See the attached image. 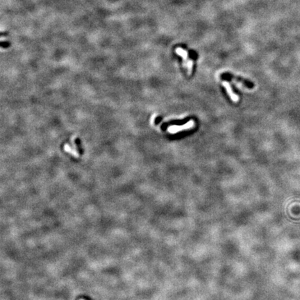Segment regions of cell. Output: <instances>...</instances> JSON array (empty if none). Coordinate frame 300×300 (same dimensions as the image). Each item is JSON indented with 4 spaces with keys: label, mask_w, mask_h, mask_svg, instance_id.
Here are the masks:
<instances>
[{
    "label": "cell",
    "mask_w": 300,
    "mask_h": 300,
    "mask_svg": "<svg viewBox=\"0 0 300 300\" xmlns=\"http://www.w3.org/2000/svg\"><path fill=\"white\" fill-rule=\"evenodd\" d=\"M195 126V121L193 120H191L188 121L186 124L183 125H171L168 128V132L170 133L171 134H174V133L182 132V131L191 129Z\"/></svg>",
    "instance_id": "1"
},
{
    "label": "cell",
    "mask_w": 300,
    "mask_h": 300,
    "mask_svg": "<svg viewBox=\"0 0 300 300\" xmlns=\"http://www.w3.org/2000/svg\"><path fill=\"white\" fill-rule=\"evenodd\" d=\"M176 53L177 54L180 55L183 58V66L186 67L187 63H188V62L191 60V59L188 58V52H186L185 49H183L182 48H180V47H179V48L176 49Z\"/></svg>",
    "instance_id": "3"
},
{
    "label": "cell",
    "mask_w": 300,
    "mask_h": 300,
    "mask_svg": "<svg viewBox=\"0 0 300 300\" xmlns=\"http://www.w3.org/2000/svg\"><path fill=\"white\" fill-rule=\"evenodd\" d=\"M222 85L224 86L226 90H227L228 96L230 97L231 100H232L233 102H238L239 97L236 94L233 93V90H232V88H231V86L229 83H228L227 81H222Z\"/></svg>",
    "instance_id": "2"
}]
</instances>
